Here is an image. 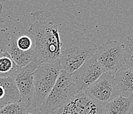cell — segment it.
<instances>
[{"instance_id": "obj_1", "label": "cell", "mask_w": 133, "mask_h": 114, "mask_svg": "<svg viewBox=\"0 0 133 114\" xmlns=\"http://www.w3.org/2000/svg\"><path fill=\"white\" fill-rule=\"evenodd\" d=\"M35 40L36 59L40 63L52 62L60 59L62 54V42L58 25L41 18L36 20L28 29Z\"/></svg>"}, {"instance_id": "obj_2", "label": "cell", "mask_w": 133, "mask_h": 114, "mask_svg": "<svg viewBox=\"0 0 133 114\" xmlns=\"http://www.w3.org/2000/svg\"><path fill=\"white\" fill-rule=\"evenodd\" d=\"M97 50L96 44L89 38L80 36H75L63 51L59 59L61 69L71 75L96 55Z\"/></svg>"}, {"instance_id": "obj_3", "label": "cell", "mask_w": 133, "mask_h": 114, "mask_svg": "<svg viewBox=\"0 0 133 114\" xmlns=\"http://www.w3.org/2000/svg\"><path fill=\"white\" fill-rule=\"evenodd\" d=\"M59 59L52 63H40L34 72V96L32 107H40L54 88L61 71Z\"/></svg>"}, {"instance_id": "obj_4", "label": "cell", "mask_w": 133, "mask_h": 114, "mask_svg": "<svg viewBox=\"0 0 133 114\" xmlns=\"http://www.w3.org/2000/svg\"><path fill=\"white\" fill-rule=\"evenodd\" d=\"M78 94L71 74L61 70L54 88L39 110L44 114H50L59 109Z\"/></svg>"}, {"instance_id": "obj_5", "label": "cell", "mask_w": 133, "mask_h": 114, "mask_svg": "<svg viewBox=\"0 0 133 114\" xmlns=\"http://www.w3.org/2000/svg\"><path fill=\"white\" fill-rule=\"evenodd\" d=\"M96 57L105 73L115 75L125 66V45L116 40H109L98 48Z\"/></svg>"}, {"instance_id": "obj_6", "label": "cell", "mask_w": 133, "mask_h": 114, "mask_svg": "<svg viewBox=\"0 0 133 114\" xmlns=\"http://www.w3.org/2000/svg\"><path fill=\"white\" fill-rule=\"evenodd\" d=\"M87 96L102 106H104L119 96L115 75L104 73L99 79L83 92Z\"/></svg>"}, {"instance_id": "obj_7", "label": "cell", "mask_w": 133, "mask_h": 114, "mask_svg": "<svg viewBox=\"0 0 133 114\" xmlns=\"http://www.w3.org/2000/svg\"><path fill=\"white\" fill-rule=\"evenodd\" d=\"M40 64L38 61L35 59L26 66L19 68L12 77L20 93L21 101L24 103L27 107L32 106L34 100L33 74Z\"/></svg>"}, {"instance_id": "obj_8", "label": "cell", "mask_w": 133, "mask_h": 114, "mask_svg": "<svg viewBox=\"0 0 133 114\" xmlns=\"http://www.w3.org/2000/svg\"><path fill=\"white\" fill-rule=\"evenodd\" d=\"M104 73L105 71L98 63L95 55L71 74V77L78 93H80L84 91Z\"/></svg>"}, {"instance_id": "obj_9", "label": "cell", "mask_w": 133, "mask_h": 114, "mask_svg": "<svg viewBox=\"0 0 133 114\" xmlns=\"http://www.w3.org/2000/svg\"><path fill=\"white\" fill-rule=\"evenodd\" d=\"M55 114L104 113L103 106L93 101L82 92L61 106Z\"/></svg>"}, {"instance_id": "obj_10", "label": "cell", "mask_w": 133, "mask_h": 114, "mask_svg": "<svg viewBox=\"0 0 133 114\" xmlns=\"http://www.w3.org/2000/svg\"><path fill=\"white\" fill-rule=\"evenodd\" d=\"M115 80L118 95L133 101V71L124 66L115 75Z\"/></svg>"}, {"instance_id": "obj_11", "label": "cell", "mask_w": 133, "mask_h": 114, "mask_svg": "<svg viewBox=\"0 0 133 114\" xmlns=\"http://www.w3.org/2000/svg\"><path fill=\"white\" fill-rule=\"evenodd\" d=\"M20 100V93L13 78H0V110Z\"/></svg>"}, {"instance_id": "obj_12", "label": "cell", "mask_w": 133, "mask_h": 114, "mask_svg": "<svg viewBox=\"0 0 133 114\" xmlns=\"http://www.w3.org/2000/svg\"><path fill=\"white\" fill-rule=\"evenodd\" d=\"M17 37L13 36L10 37L7 52L11 55L15 64L19 68L24 67L30 64V62L35 60L36 58L35 48L31 50L24 52L18 49L16 44Z\"/></svg>"}, {"instance_id": "obj_13", "label": "cell", "mask_w": 133, "mask_h": 114, "mask_svg": "<svg viewBox=\"0 0 133 114\" xmlns=\"http://www.w3.org/2000/svg\"><path fill=\"white\" fill-rule=\"evenodd\" d=\"M104 114H130L133 111V101L117 96L103 107Z\"/></svg>"}, {"instance_id": "obj_14", "label": "cell", "mask_w": 133, "mask_h": 114, "mask_svg": "<svg viewBox=\"0 0 133 114\" xmlns=\"http://www.w3.org/2000/svg\"><path fill=\"white\" fill-rule=\"evenodd\" d=\"M18 69L7 52L0 55V78L12 77Z\"/></svg>"}, {"instance_id": "obj_15", "label": "cell", "mask_w": 133, "mask_h": 114, "mask_svg": "<svg viewBox=\"0 0 133 114\" xmlns=\"http://www.w3.org/2000/svg\"><path fill=\"white\" fill-rule=\"evenodd\" d=\"M27 108L26 106L20 100L2 107L0 110V114H27Z\"/></svg>"}, {"instance_id": "obj_16", "label": "cell", "mask_w": 133, "mask_h": 114, "mask_svg": "<svg viewBox=\"0 0 133 114\" xmlns=\"http://www.w3.org/2000/svg\"><path fill=\"white\" fill-rule=\"evenodd\" d=\"M125 66L133 71V38L129 36L127 38L125 45Z\"/></svg>"}, {"instance_id": "obj_17", "label": "cell", "mask_w": 133, "mask_h": 114, "mask_svg": "<svg viewBox=\"0 0 133 114\" xmlns=\"http://www.w3.org/2000/svg\"><path fill=\"white\" fill-rule=\"evenodd\" d=\"M16 44L18 49L24 52L31 50L35 48V46H33V42L31 38L26 35L17 37Z\"/></svg>"}, {"instance_id": "obj_18", "label": "cell", "mask_w": 133, "mask_h": 114, "mask_svg": "<svg viewBox=\"0 0 133 114\" xmlns=\"http://www.w3.org/2000/svg\"><path fill=\"white\" fill-rule=\"evenodd\" d=\"M10 37L9 33L5 29L0 28V55L7 52Z\"/></svg>"}, {"instance_id": "obj_19", "label": "cell", "mask_w": 133, "mask_h": 114, "mask_svg": "<svg viewBox=\"0 0 133 114\" xmlns=\"http://www.w3.org/2000/svg\"><path fill=\"white\" fill-rule=\"evenodd\" d=\"M3 5L2 3L0 2V24H2V23H4V21H3V18H2V14H3Z\"/></svg>"}]
</instances>
